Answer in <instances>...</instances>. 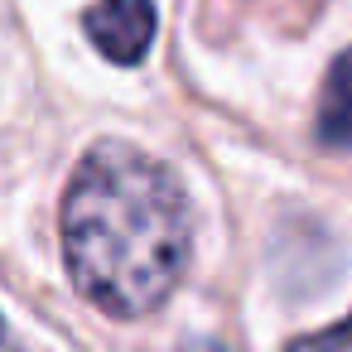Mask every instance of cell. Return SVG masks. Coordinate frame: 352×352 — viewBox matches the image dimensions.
Returning <instances> with one entry per match:
<instances>
[{
	"instance_id": "6da1fadb",
	"label": "cell",
	"mask_w": 352,
	"mask_h": 352,
	"mask_svg": "<svg viewBox=\"0 0 352 352\" xmlns=\"http://www.w3.org/2000/svg\"><path fill=\"white\" fill-rule=\"evenodd\" d=\"M188 256L193 208L179 174L126 140L92 145L63 193L73 289L111 318H145L179 289Z\"/></svg>"
},
{
	"instance_id": "7a4b0ae2",
	"label": "cell",
	"mask_w": 352,
	"mask_h": 352,
	"mask_svg": "<svg viewBox=\"0 0 352 352\" xmlns=\"http://www.w3.org/2000/svg\"><path fill=\"white\" fill-rule=\"evenodd\" d=\"M155 0H97V6L82 15V30L87 39L121 68H135L150 44H155Z\"/></svg>"
},
{
	"instance_id": "3957f363",
	"label": "cell",
	"mask_w": 352,
	"mask_h": 352,
	"mask_svg": "<svg viewBox=\"0 0 352 352\" xmlns=\"http://www.w3.org/2000/svg\"><path fill=\"white\" fill-rule=\"evenodd\" d=\"M314 135L323 150L352 155V49H342L323 78L318 92V116H314Z\"/></svg>"
},
{
	"instance_id": "277c9868",
	"label": "cell",
	"mask_w": 352,
	"mask_h": 352,
	"mask_svg": "<svg viewBox=\"0 0 352 352\" xmlns=\"http://www.w3.org/2000/svg\"><path fill=\"white\" fill-rule=\"evenodd\" d=\"M285 352H352V314L333 328H318V333H304L294 338Z\"/></svg>"
},
{
	"instance_id": "5b68a950",
	"label": "cell",
	"mask_w": 352,
	"mask_h": 352,
	"mask_svg": "<svg viewBox=\"0 0 352 352\" xmlns=\"http://www.w3.org/2000/svg\"><path fill=\"white\" fill-rule=\"evenodd\" d=\"M179 352H232V347H222V342H212V338H203V342H184Z\"/></svg>"
}]
</instances>
